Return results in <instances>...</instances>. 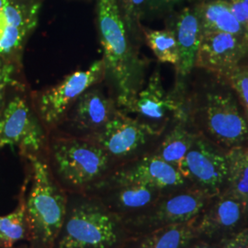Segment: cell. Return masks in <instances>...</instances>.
Returning <instances> with one entry per match:
<instances>
[{
	"mask_svg": "<svg viewBox=\"0 0 248 248\" xmlns=\"http://www.w3.org/2000/svg\"><path fill=\"white\" fill-rule=\"evenodd\" d=\"M97 18L103 61L117 91V102L127 108L142 81V63L129 41L117 0H98Z\"/></svg>",
	"mask_w": 248,
	"mask_h": 248,
	"instance_id": "6da1fadb",
	"label": "cell"
},
{
	"mask_svg": "<svg viewBox=\"0 0 248 248\" xmlns=\"http://www.w3.org/2000/svg\"><path fill=\"white\" fill-rule=\"evenodd\" d=\"M124 218L101 201L84 200L67 209L56 248H119L129 239Z\"/></svg>",
	"mask_w": 248,
	"mask_h": 248,
	"instance_id": "7a4b0ae2",
	"label": "cell"
},
{
	"mask_svg": "<svg viewBox=\"0 0 248 248\" xmlns=\"http://www.w3.org/2000/svg\"><path fill=\"white\" fill-rule=\"evenodd\" d=\"M32 169V186L26 200L31 235L40 247L53 248L67 213V201L51 170L37 155H27Z\"/></svg>",
	"mask_w": 248,
	"mask_h": 248,
	"instance_id": "3957f363",
	"label": "cell"
},
{
	"mask_svg": "<svg viewBox=\"0 0 248 248\" xmlns=\"http://www.w3.org/2000/svg\"><path fill=\"white\" fill-rule=\"evenodd\" d=\"M51 157L58 177L74 189L89 187L105 175L110 157L89 140L58 138L51 144Z\"/></svg>",
	"mask_w": 248,
	"mask_h": 248,
	"instance_id": "277c9868",
	"label": "cell"
},
{
	"mask_svg": "<svg viewBox=\"0 0 248 248\" xmlns=\"http://www.w3.org/2000/svg\"><path fill=\"white\" fill-rule=\"evenodd\" d=\"M213 198L207 191L194 186L164 196L148 209L124 218V224L130 234L142 235L160 227L194 219L203 212Z\"/></svg>",
	"mask_w": 248,
	"mask_h": 248,
	"instance_id": "5b68a950",
	"label": "cell"
},
{
	"mask_svg": "<svg viewBox=\"0 0 248 248\" xmlns=\"http://www.w3.org/2000/svg\"><path fill=\"white\" fill-rule=\"evenodd\" d=\"M105 76L106 67L101 59L85 70L72 73L58 85L46 89L37 99V110L42 124L47 128L56 126L62 121L69 107Z\"/></svg>",
	"mask_w": 248,
	"mask_h": 248,
	"instance_id": "8992f818",
	"label": "cell"
},
{
	"mask_svg": "<svg viewBox=\"0 0 248 248\" xmlns=\"http://www.w3.org/2000/svg\"><path fill=\"white\" fill-rule=\"evenodd\" d=\"M45 144L43 124L25 98L17 94L9 98L0 114V147L17 145L27 155H37Z\"/></svg>",
	"mask_w": 248,
	"mask_h": 248,
	"instance_id": "52a82bcc",
	"label": "cell"
},
{
	"mask_svg": "<svg viewBox=\"0 0 248 248\" xmlns=\"http://www.w3.org/2000/svg\"><path fill=\"white\" fill-rule=\"evenodd\" d=\"M177 169L197 187L213 197L219 195L226 186L228 167L225 154L202 136H197Z\"/></svg>",
	"mask_w": 248,
	"mask_h": 248,
	"instance_id": "ba28073f",
	"label": "cell"
},
{
	"mask_svg": "<svg viewBox=\"0 0 248 248\" xmlns=\"http://www.w3.org/2000/svg\"><path fill=\"white\" fill-rule=\"evenodd\" d=\"M159 133V129L154 125L117 110L103 128L91 133L87 140L101 147L110 158H123L139 150L152 137Z\"/></svg>",
	"mask_w": 248,
	"mask_h": 248,
	"instance_id": "9c48e42d",
	"label": "cell"
},
{
	"mask_svg": "<svg viewBox=\"0 0 248 248\" xmlns=\"http://www.w3.org/2000/svg\"><path fill=\"white\" fill-rule=\"evenodd\" d=\"M42 4L35 0H0V56L18 61L39 20Z\"/></svg>",
	"mask_w": 248,
	"mask_h": 248,
	"instance_id": "30bf717a",
	"label": "cell"
},
{
	"mask_svg": "<svg viewBox=\"0 0 248 248\" xmlns=\"http://www.w3.org/2000/svg\"><path fill=\"white\" fill-rule=\"evenodd\" d=\"M205 107L207 130L216 142L232 148L248 139V123L231 94L210 93Z\"/></svg>",
	"mask_w": 248,
	"mask_h": 248,
	"instance_id": "8fae6325",
	"label": "cell"
},
{
	"mask_svg": "<svg viewBox=\"0 0 248 248\" xmlns=\"http://www.w3.org/2000/svg\"><path fill=\"white\" fill-rule=\"evenodd\" d=\"M247 53L248 40L246 37L227 32L202 31L195 66L224 78L239 65Z\"/></svg>",
	"mask_w": 248,
	"mask_h": 248,
	"instance_id": "7c38bea8",
	"label": "cell"
},
{
	"mask_svg": "<svg viewBox=\"0 0 248 248\" xmlns=\"http://www.w3.org/2000/svg\"><path fill=\"white\" fill-rule=\"evenodd\" d=\"M248 214V202L224 189L199 215V236L222 239L236 232Z\"/></svg>",
	"mask_w": 248,
	"mask_h": 248,
	"instance_id": "4fadbf2b",
	"label": "cell"
},
{
	"mask_svg": "<svg viewBox=\"0 0 248 248\" xmlns=\"http://www.w3.org/2000/svg\"><path fill=\"white\" fill-rule=\"evenodd\" d=\"M186 182L176 167L154 154L117 171L109 178L108 184L112 187L138 184L166 190L183 186Z\"/></svg>",
	"mask_w": 248,
	"mask_h": 248,
	"instance_id": "5bb4252c",
	"label": "cell"
},
{
	"mask_svg": "<svg viewBox=\"0 0 248 248\" xmlns=\"http://www.w3.org/2000/svg\"><path fill=\"white\" fill-rule=\"evenodd\" d=\"M126 110L152 122H160L171 113L179 122L186 120L181 102L175 94L166 92L158 71L151 76L146 87L139 90Z\"/></svg>",
	"mask_w": 248,
	"mask_h": 248,
	"instance_id": "9a60e30c",
	"label": "cell"
},
{
	"mask_svg": "<svg viewBox=\"0 0 248 248\" xmlns=\"http://www.w3.org/2000/svg\"><path fill=\"white\" fill-rule=\"evenodd\" d=\"M115 102L100 90L89 89L76 102L73 124L82 131L96 133L115 114Z\"/></svg>",
	"mask_w": 248,
	"mask_h": 248,
	"instance_id": "2e32d148",
	"label": "cell"
},
{
	"mask_svg": "<svg viewBox=\"0 0 248 248\" xmlns=\"http://www.w3.org/2000/svg\"><path fill=\"white\" fill-rule=\"evenodd\" d=\"M178 48V76L185 77L195 66L196 55L201 43L202 29L195 9L185 8L177 16L174 31Z\"/></svg>",
	"mask_w": 248,
	"mask_h": 248,
	"instance_id": "e0dca14e",
	"label": "cell"
},
{
	"mask_svg": "<svg viewBox=\"0 0 248 248\" xmlns=\"http://www.w3.org/2000/svg\"><path fill=\"white\" fill-rule=\"evenodd\" d=\"M114 192L101 201L112 212L123 218L141 213L164 197V190L152 186L132 184L113 187Z\"/></svg>",
	"mask_w": 248,
	"mask_h": 248,
	"instance_id": "ac0fdd59",
	"label": "cell"
},
{
	"mask_svg": "<svg viewBox=\"0 0 248 248\" xmlns=\"http://www.w3.org/2000/svg\"><path fill=\"white\" fill-rule=\"evenodd\" d=\"M198 217L146 232L132 248H186L200 238L197 231Z\"/></svg>",
	"mask_w": 248,
	"mask_h": 248,
	"instance_id": "d6986e66",
	"label": "cell"
},
{
	"mask_svg": "<svg viewBox=\"0 0 248 248\" xmlns=\"http://www.w3.org/2000/svg\"><path fill=\"white\" fill-rule=\"evenodd\" d=\"M202 31L227 32L246 37L247 33L232 13L228 0H208L195 8Z\"/></svg>",
	"mask_w": 248,
	"mask_h": 248,
	"instance_id": "ffe728a7",
	"label": "cell"
},
{
	"mask_svg": "<svg viewBox=\"0 0 248 248\" xmlns=\"http://www.w3.org/2000/svg\"><path fill=\"white\" fill-rule=\"evenodd\" d=\"M228 174L225 189L248 203V144L225 153Z\"/></svg>",
	"mask_w": 248,
	"mask_h": 248,
	"instance_id": "44dd1931",
	"label": "cell"
},
{
	"mask_svg": "<svg viewBox=\"0 0 248 248\" xmlns=\"http://www.w3.org/2000/svg\"><path fill=\"white\" fill-rule=\"evenodd\" d=\"M197 136L186 129L182 123H179L166 135L155 155L178 169Z\"/></svg>",
	"mask_w": 248,
	"mask_h": 248,
	"instance_id": "7402d4cb",
	"label": "cell"
},
{
	"mask_svg": "<svg viewBox=\"0 0 248 248\" xmlns=\"http://www.w3.org/2000/svg\"><path fill=\"white\" fill-rule=\"evenodd\" d=\"M31 229L28 222L26 201L20 199L17 209L5 216H0V248H12L20 240L29 238Z\"/></svg>",
	"mask_w": 248,
	"mask_h": 248,
	"instance_id": "603a6c76",
	"label": "cell"
},
{
	"mask_svg": "<svg viewBox=\"0 0 248 248\" xmlns=\"http://www.w3.org/2000/svg\"><path fill=\"white\" fill-rule=\"evenodd\" d=\"M142 31L147 45L160 62L177 65L178 48L174 31L142 29Z\"/></svg>",
	"mask_w": 248,
	"mask_h": 248,
	"instance_id": "cb8c5ba5",
	"label": "cell"
},
{
	"mask_svg": "<svg viewBox=\"0 0 248 248\" xmlns=\"http://www.w3.org/2000/svg\"><path fill=\"white\" fill-rule=\"evenodd\" d=\"M127 31L134 33L140 27V20L149 9V0H117Z\"/></svg>",
	"mask_w": 248,
	"mask_h": 248,
	"instance_id": "d4e9b609",
	"label": "cell"
},
{
	"mask_svg": "<svg viewBox=\"0 0 248 248\" xmlns=\"http://www.w3.org/2000/svg\"><path fill=\"white\" fill-rule=\"evenodd\" d=\"M17 62L0 56V114L8 100L9 90L18 86Z\"/></svg>",
	"mask_w": 248,
	"mask_h": 248,
	"instance_id": "484cf974",
	"label": "cell"
},
{
	"mask_svg": "<svg viewBox=\"0 0 248 248\" xmlns=\"http://www.w3.org/2000/svg\"><path fill=\"white\" fill-rule=\"evenodd\" d=\"M224 78L228 80L232 88L237 93L248 116V67L238 65Z\"/></svg>",
	"mask_w": 248,
	"mask_h": 248,
	"instance_id": "4316f807",
	"label": "cell"
},
{
	"mask_svg": "<svg viewBox=\"0 0 248 248\" xmlns=\"http://www.w3.org/2000/svg\"><path fill=\"white\" fill-rule=\"evenodd\" d=\"M220 248H248V228L237 230L220 240Z\"/></svg>",
	"mask_w": 248,
	"mask_h": 248,
	"instance_id": "83f0119b",
	"label": "cell"
},
{
	"mask_svg": "<svg viewBox=\"0 0 248 248\" xmlns=\"http://www.w3.org/2000/svg\"><path fill=\"white\" fill-rule=\"evenodd\" d=\"M185 0H149V9H162L177 4Z\"/></svg>",
	"mask_w": 248,
	"mask_h": 248,
	"instance_id": "f1b7e54d",
	"label": "cell"
},
{
	"mask_svg": "<svg viewBox=\"0 0 248 248\" xmlns=\"http://www.w3.org/2000/svg\"><path fill=\"white\" fill-rule=\"evenodd\" d=\"M186 248H220V242L217 244H212L203 240H199L197 242L194 240Z\"/></svg>",
	"mask_w": 248,
	"mask_h": 248,
	"instance_id": "f546056e",
	"label": "cell"
},
{
	"mask_svg": "<svg viewBox=\"0 0 248 248\" xmlns=\"http://www.w3.org/2000/svg\"><path fill=\"white\" fill-rule=\"evenodd\" d=\"M241 1H242L246 6H248V0H241Z\"/></svg>",
	"mask_w": 248,
	"mask_h": 248,
	"instance_id": "4dcf8cb0",
	"label": "cell"
}]
</instances>
